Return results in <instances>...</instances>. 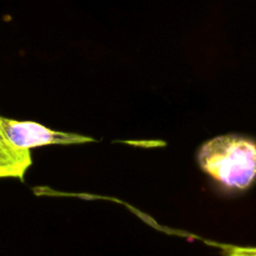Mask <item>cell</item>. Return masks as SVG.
I'll list each match as a JSON object with an SVG mask.
<instances>
[{
    "label": "cell",
    "instance_id": "7a4b0ae2",
    "mask_svg": "<svg viewBox=\"0 0 256 256\" xmlns=\"http://www.w3.org/2000/svg\"><path fill=\"white\" fill-rule=\"evenodd\" d=\"M2 122L10 142L22 150H30L46 145H72L92 142V138L85 135L55 132L34 122H19L2 116Z\"/></svg>",
    "mask_w": 256,
    "mask_h": 256
},
{
    "label": "cell",
    "instance_id": "277c9868",
    "mask_svg": "<svg viewBox=\"0 0 256 256\" xmlns=\"http://www.w3.org/2000/svg\"><path fill=\"white\" fill-rule=\"evenodd\" d=\"M225 256H256V246L220 245Z\"/></svg>",
    "mask_w": 256,
    "mask_h": 256
},
{
    "label": "cell",
    "instance_id": "3957f363",
    "mask_svg": "<svg viewBox=\"0 0 256 256\" xmlns=\"http://www.w3.org/2000/svg\"><path fill=\"white\" fill-rule=\"evenodd\" d=\"M32 165L30 150H22L15 146L8 138L2 128L0 116V179L15 178L24 180L25 172Z\"/></svg>",
    "mask_w": 256,
    "mask_h": 256
},
{
    "label": "cell",
    "instance_id": "6da1fadb",
    "mask_svg": "<svg viewBox=\"0 0 256 256\" xmlns=\"http://www.w3.org/2000/svg\"><path fill=\"white\" fill-rule=\"evenodd\" d=\"M198 164L226 192H242L256 182V140L226 134L208 140L198 152Z\"/></svg>",
    "mask_w": 256,
    "mask_h": 256
}]
</instances>
